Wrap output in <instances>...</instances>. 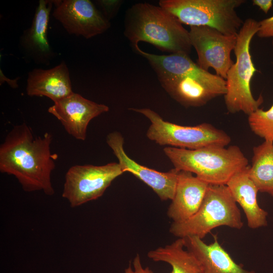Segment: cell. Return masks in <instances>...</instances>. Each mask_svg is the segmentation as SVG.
Masks as SVG:
<instances>
[{
  "mask_svg": "<svg viewBox=\"0 0 273 273\" xmlns=\"http://www.w3.org/2000/svg\"><path fill=\"white\" fill-rule=\"evenodd\" d=\"M18 79V78L15 79H9L4 75L3 72L1 70V84L3 83V82L6 81L12 87L17 88L18 86L17 84V80Z\"/></svg>",
  "mask_w": 273,
  "mask_h": 273,
  "instance_id": "26",
  "label": "cell"
},
{
  "mask_svg": "<svg viewBox=\"0 0 273 273\" xmlns=\"http://www.w3.org/2000/svg\"><path fill=\"white\" fill-rule=\"evenodd\" d=\"M259 28V21L249 18L244 21L237 35L234 50L236 62L227 73L224 96L226 108L230 113L242 112L249 115L263 102L262 96L255 99L251 89L252 78L257 70L252 60L250 43Z\"/></svg>",
  "mask_w": 273,
  "mask_h": 273,
  "instance_id": "5",
  "label": "cell"
},
{
  "mask_svg": "<svg viewBox=\"0 0 273 273\" xmlns=\"http://www.w3.org/2000/svg\"><path fill=\"white\" fill-rule=\"evenodd\" d=\"M146 116L151 122L147 136L161 145L189 150L207 147H226L231 142L225 131L212 124L203 123L195 126H183L164 120L149 108H130Z\"/></svg>",
  "mask_w": 273,
  "mask_h": 273,
  "instance_id": "8",
  "label": "cell"
},
{
  "mask_svg": "<svg viewBox=\"0 0 273 273\" xmlns=\"http://www.w3.org/2000/svg\"><path fill=\"white\" fill-rule=\"evenodd\" d=\"M54 5L53 16L70 34L88 39L110 27L109 20L89 0H55Z\"/></svg>",
  "mask_w": 273,
  "mask_h": 273,
  "instance_id": "11",
  "label": "cell"
},
{
  "mask_svg": "<svg viewBox=\"0 0 273 273\" xmlns=\"http://www.w3.org/2000/svg\"><path fill=\"white\" fill-rule=\"evenodd\" d=\"M99 3L101 4L102 7L104 10V16L109 20V17L112 16V10L115 7L116 2L102 1H99Z\"/></svg>",
  "mask_w": 273,
  "mask_h": 273,
  "instance_id": "24",
  "label": "cell"
},
{
  "mask_svg": "<svg viewBox=\"0 0 273 273\" xmlns=\"http://www.w3.org/2000/svg\"><path fill=\"white\" fill-rule=\"evenodd\" d=\"M123 173L118 163L103 165H75L67 171L62 196L72 208L101 197L112 182Z\"/></svg>",
  "mask_w": 273,
  "mask_h": 273,
  "instance_id": "9",
  "label": "cell"
},
{
  "mask_svg": "<svg viewBox=\"0 0 273 273\" xmlns=\"http://www.w3.org/2000/svg\"><path fill=\"white\" fill-rule=\"evenodd\" d=\"M52 140L49 132L34 138L25 123L14 126L0 146L1 172L14 176L25 192L54 195L51 174L58 156L51 152Z\"/></svg>",
  "mask_w": 273,
  "mask_h": 273,
  "instance_id": "1",
  "label": "cell"
},
{
  "mask_svg": "<svg viewBox=\"0 0 273 273\" xmlns=\"http://www.w3.org/2000/svg\"><path fill=\"white\" fill-rule=\"evenodd\" d=\"M213 238V242L207 244L198 237L183 238L185 247L197 258L203 273H256L237 263L220 245L216 235Z\"/></svg>",
  "mask_w": 273,
  "mask_h": 273,
  "instance_id": "17",
  "label": "cell"
},
{
  "mask_svg": "<svg viewBox=\"0 0 273 273\" xmlns=\"http://www.w3.org/2000/svg\"><path fill=\"white\" fill-rule=\"evenodd\" d=\"M124 24V34L134 48L145 41L171 54L191 52L189 31L159 6L146 2L132 5L126 12Z\"/></svg>",
  "mask_w": 273,
  "mask_h": 273,
  "instance_id": "3",
  "label": "cell"
},
{
  "mask_svg": "<svg viewBox=\"0 0 273 273\" xmlns=\"http://www.w3.org/2000/svg\"><path fill=\"white\" fill-rule=\"evenodd\" d=\"M189 31L191 44L197 54L198 65L206 71L213 68L216 75L225 79L234 63L231 55L237 36L226 35L216 29L203 26H190Z\"/></svg>",
  "mask_w": 273,
  "mask_h": 273,
  "instance_id": "10",
  "label": "cell"
},
{
  "mask_svg": "<svg viewBox=\"0 0 273 273\" xmlns=\"http://www.w3.org/2000/svg\"><path fill=\"white\" fill-rule=\"evenodd\" d=\"M106 142L118 159L123 172H129L143 181L155 192L161 200H171L173 199L178 170L173 168L168 172H160L138 163L125 153L123 148L124 139L119 132L109 133Z\"/></svg>",
  "mask_w": 273,
  "mask_h": 273,
  "instance_id": "12",
  "label": "cell"
},
{
  "mask_svg": "<svg viewBox=\"0 0 273 273\" xmlns=\"http://www.w3.org/2000/svg\"><path fill=\"white\" fill-rule=\"evenodd\" d=\"M251 131L264 141L273 142V104L267 110L258 109L248 115Z\"/></svg>",
  "mask_w": 273,
  "mask_h": 273,
  "instance_id": "21",
  "label": "cell"
},
{
  "mask_svg": "<svg viewBox=\"0 0 273 273\" xmlns=\"http://www.w3.org/2000/svg\"><path fill=\"white\" fill-rule=\"evenodd\" d=\"M272 47H273V40L272 41Z\"/></svg>",
  "mask_w": 273,
  "mask_h": 273,
  "instance_id": "27",
  "label": "cell"
},
{
  "mask_svg": "<svg viewBox=\"0 0 273 273\" xmlns=\"http://www.w3.org/2000/svg\"><path fill=\"white\" fill-rule=\"evenodd\" d=\"M259 28L257 35L260 38L273 37V16L259 21Z\"/></svg>",
  "mask_w": 273,
  "mask_h": 273,
  "instance_id": "22",
  "label": "cell"
},
{
  "mask_svg": "<svg viewBox=\"0 0 273 273\" xmlns=\"http://www.w3.org/2000/svg\"><path fill=\"white\" fill-rule=\"evenodd\" d=\"M28 96H44L54 103L73 93L68 68L64 61L49 69L35 68L28 73Z\"/></svg>",
  "mask_w": 273,
  "mask_h": 273,
  "instance_id": "16",
  "label": "cell"
},
{
  "mask_svg": "<svg viewBox=\"0 0 273 273\" xmlns=\"http://www.w3.org/2000/svg\"><path fill=\"white\" fill-rule=\"evenodd\" d=\"M148 257L156 262H164L171 267L170 273H203L202 266L193 253L186 249L183 238L150 250Z\"/></svg>",
  "mask_w": 273,
  "mask_h": 273,
  "instance_id": "19",
  "label": "cell"
},
{
  "mask_svg": "<svg viewBox=\"0 0 273 273\" xmlns=\"http://www.w3.org/2000/svg\"><path fill=\"white\" fill-rule=\"evenodd\" d=\"M163 151L175 169L195 174L209 184L226 185L248 165V159L235 145L195 150L167 147Z\"/></svg>",
  "mask_w": 273,
  "mask_h": 273,
  "instance_id": "4",
  "label": "cell"
},
{
  "mask_svg": "<svg viewBox=\"0 0 273 273\" xmlns=\"http://www.w3.org/2000/svg\"><path fill=\"white\" fill-rule=\"evenodd\" d=\"M134 49L147 60L165 91L185 107L204 106L226 93L225 79L202 69L188 54L159 55L144 52L139 46Z\"/></svg>",
  "mask_w": 273,
  "mask_h": 273,
  "instance_id": "2",
  "label": "cell"
},
{
  "mask_svg": "<svg viewBox=\"0 0 273 273\" xmlns=\"http://www.w3.org/2000/svg\"><path fill=\"white\" fill-rule=\"evenodd\" d=\"M249 168L248 166L236 173L226 185L236 202L243 209L248 226L255 229L267 225V212L258 204V190L249 176Z\"/></svg>",
  "mask_w": 273,
  "mask_h": 273,
  "instance_id": "18",
  "label": "cell"
},
{
  "mask_svg": "<svg viewBox=\"0 0 273 273\" xmlns=\"http://www.w3.org/2000/svg\"><path fill=\"white\" fill-rule=\"evenodd\" d=\"M245 0H161L159 6L182 24L207 26L226 35L237 36L244 21L236 9Z\"/></svg>",
  "mask_w": 273,
  "mask_h": 273,
  "instance_id": "7",
  "label": "cell"
},
{
  "mask_svg": "<svg viewBox=\"0 0 273 273\" xmlns=\"http://www.w3.org/2000/svg\"><path fill=\"white\" fill-rule=\"evenodd\" d=\"M123 273H154L149 267H144L142 263L141 257L139 254L133 258L132 265L129 264L126 268Z\"/></svg>",
  "mask_w": 273,
  "mask_h": 273,
  "instance_id": "23",
  "label": "cell"
},
{
  "mask_svg": "<svg viewBox=\"0 0 273 273\" xmlns=\"http://www.w3.org/2000/svg\"><path fill=\"white\" fill-rule=\"evenodd\" d=\"M249 175L258 191L273 198V142L264 141L253 148Z\"/></svg>",
  "mask_w": 273,
  "mask_h": 273,
  "instance_id": "20",
  "label": "cell"
},
{
  "mask_svg": "<svg viewBox=\"0 0 273 273\" xmlns=\"http://www.w3.org/2000/svg\"><path fill=\"white\" fill-rule=\"evenodd\" d=\"M241 212L226 185L209 184L198 211L188 220L172 222L170 233L178 238L196 236L203 239L213 229L243 226Z\"/></svg>",
  "mask_w": 273,
  "mask_h": 273,
  "instance_id": "6",
  "label": "cell"
},
{
  "mask_svg": "<svg viewBox=\"0 0 273 273\" xmlns=\"http://www.w3.org/2000/svg\"><path fill=\"white\" fill-rule=\"evenodd\" d=\"M109 108L72 93L56 102L48 112L56 117L66 132L78 140L84 141L87 126L94 118L107 112Z\"/></svg>",
  "mask_w": 273,
  "mask_h": 273,
  "instance_id": "13",
  "label": "cell"
},
{
  "mask_svg": "<svg viewBox=\"0 0 273 273\" xmlns=\"http://www.w3.org/2000/svg\"><path fill=\"white\" fill-rule=\"evenodd\" d=\"M208 185L190 172L178 170L174 195L167 211L172 222L186 221L198 211Z\"/></svg>",
  "mask_w": 273,
  "mask_h": 273,
  "instance_id": "15",
  "label": "cell"
},
{
  "mask_svg": "<svg viewBox=\"0 0 273 273\" xmlns=\"http://www.w3.org/2000/svg\"><path fill=\"white\" fill-rule=\"evenodd\" d=\"M254 6L258 7L265 14L267 13L272 6V0H253Z\"/></svg>",
  "mask_w": 273,
  "mask_h": 273,
  "instance_id": "25",
  "label": "cell"
},
{
  "mask_svg": "<svg viewBox=\"0 0 273 273\" xmlns=\"http://www.w3.org/2000/svg\"><path fill=\"white\" fill-rule=\"evenodd\" d=\"M54 1L40 0L30 27L22 34L19 45L25 56L37 64L49 65L55 53L48 39V27Z\"/></svg>",
  "mask_w": 273,
  "mask_h": 273,
  "instance_id": "14",
  "label": "cell"
}]
</instances>
